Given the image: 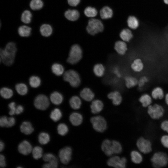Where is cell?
<instances>
[{"instance_id":"cell-1","label":"cell","mask_w":168,"mask_h":168,"mask_svg":"<svg viewBox=\"0 0 168 168\" xmlns=\"http://www.w3.org/2000/svg\"><path fill=\"white\" fill-rule=\"evenodd\" d=\"M17 50L16 44L13 42H9L4 49H0V59L6 65H12L14 61Z\"/></svg>"},{"instance_id":"cell-2","label":"cell","mask_w":168,"mask_h":168,"mask_svg":"<svg viewBox=\"0 0 168 168\" xmlns=\"http://www.w3.org/2000/svg\"><path fill=\"white\" fill-rule=\"evenodd\" d=\"M150 160L153 167H164L168 164V155L164 152L157 151L153 153Z\"/></svg>"},{"instance_id":"cell-3","label":"cell","mask_w":168,"mask_h":168,"mask_svg":"<svg viewBox=\"0 0 168 168\" xmlns=\"http://www.w3.org/2000/svg\"><path fill=\"white\" fill-rule=\"evenodd\" d=\"M165 110L161 105L155 103L152 104L147 108V113L152 119L156 120L161 118L165 113Z\"/></svg>"},{"instance_id":"cell-4","label":"cell","mask_w":168,"mask_h":168,"mask_svg":"<svg viewBox=\"0 0 168 168\" xmlns=\"http://www.w3.org/2000/svg\"><path fill=\"white\" fill-rule=\"evenodd\" d=\"M82 57V51L80 46L77 44L73 45L69 53L67 62L71 64H74L78 62Z\"/></svg>"},{"instance_id":"cell-5","label":"cell","mask_w":168,"mask_h":168,"mask_svg":"<svg viewBox=\"0 0 168 168\" xmlns=\"http://www.w3.org/2000/svg\"><path fill=\"white\" fill-rule=\"evenodd\" d=\"M136 145L138 149L142 154L150 153L152 150V144L149 139L141 136L137 140Z\"/></svg>"},{"instance_id":"cell-6","label":"cell","mask_w":168,"mask_h":168,"mask_svg":"<svg viewBox=\"0 0 168 168\" xmlns=\"http://www.w3.org/2000/svg\"><path fill=\"white\" fill-rule=\"evenodd\" d=\"M63 79L74 87L78 86L81 82L79 74L76 71L73 70H69L66 71L64 74Z\"/></svg>"},{"instance_id":"cell-7","label":"cell","mask_w":168,"mask_h":168,"mask_svg":"<svg viewBox=\"0 0 168 168\" xmlns=\"http://www.w3.org/2000/svg\"><path fill=\"white\" fill-rule=\"evenodd\" d=\"M90 122L93 128L96 131L102 133L104 132L107 128V123L105 119L100 115L92 117Z\"/></svg>"},{"instance_id":"cell-8","label":"cell","mask_w":168,"mask_h":168,"mask_svg":"<svg viewBox=\"0 0 168 168\" xmlns=\"http://www.w3.org/2000/svg\"><path fill=\"white\" fill-rule=\"evenodd\" d=\"M86 29L89 34L94 35L99 32L102 31L104 29V26L100 20L96 19H92L89 20Z\"/></svg>"},{"instance_id":"cell-9","label":"cell","mask_w":168,"mask_h":168,"mask_svg":"<svg viewBox=\"0 0 168 168\" xmlns=\"http://www.w3.org/2000/svg\"><path fill=\"white\" fill-rule=\"evenodd\" d=\"M127 159L124 157H120L114 156L110 158L107 161L109 166L116 168H125L126 166Z\"/></svg>"},{"instance_id":"cell-10","label":"cell","mask_w":168,"mask_h":168,"mask_svg":"<svg viewBox=\"0 0 168 168\" xmlns=\"http://www.w3.org/2000/svg\"><path fill=\"white\" fill-rule=\"evenodd\" d=\"M34 105L37 109L41 110H45L49 105V102L48 98L43 94L38 95L35 98Z\"/></svg>"},{"instance_id":"cell-11","label":"cell","mask_w":168,"mask_h":168,"mask_svg":"<svg viewBox=\"0 0 168 168\" xmlns=\"http://www.w3.org/2000/svg\"><path fill=\"white\" fill-rule=\"evenodd\" d=\"M72 150L69 147H66L61 149L59 152L58 156L61 162L67 165L72 159Z\"/></svg>"},{"instance_id":"cell-12","label":"cell","mask_w":168,"mask_h":168,"mask_svg":"<svg viewBox=\"0 0 168 168\" xmlns=\"http://www.w3.org/2000/svg\"><path fill=\"white\" fill-rule=\"evenodd\" d=\"M130 68L133 71L139 73L143 71L144 69V65L141 58H136L130 64Z\"/></svg>"},{"instance_id":"cell-13","label":"cell","mask_w":168,"mask_h":168,"mask_svg":"<svg viewBox=\"0 0 168 168\" xmlns=\"http://www.w3.org/2000/svg\"><path fill=\"white\" fill-rule=\"evenodd\" d=\"M18 149L20 153L25 155L29 154L32 150L30 143L26 140H24L20 143Z\"/></svg>"},{"instance_id":"cell-14","label":"cell","mask_w":168,"mask_h":168,"mask_svg":"<svg viewBox=\"0 0 168 168\" xmlns=\"http://www.w3.org/2000/svg\"><path fill=\"white\" fill-rule=\"evenodd\" d=\"M108 98L111 100L113 104L116 106L120 105L122 101V97L120 93L117 91L110 92L107 95Z\"/></svg>"},{"instance_id":"cell-15","label":"cell","mask_w":168,"mask_h":168,"mask_svg":"<svg viewBox=\"0 0 168 168\" xmlns=\"http://www.w3.org/2000/svg\"><path fill=\"white\" fill-rule=\"evenodd\" d=\"M165 93L163 89L161 86H157L152 90L151 95L153 99L161 100L164 98Z\"/></svg>"},{"instance_id":"cell-16","label":"cell","mask_w":168,"mask_h":168,"mask_svg":"<svg viewBox=\"0 0 168 168\" xmlns=\"http://www.w3.org/2000/svg\"><path fill=\"white\" fill-rule=\"evenodd\" d=\"M152 99L151 95L144 93L139 97L138 101L143 107L146 108L152 104Z\"/></svg>"},{"instance_id":"cell-17","label":"cell","mask_w":168,"mask_h":168,"mask_svg":"<svg viewBox=\"0 0 168 168\" xmlns=\"http://www.w3.org/2000/svg\"><path fill=\"white\" fill-rule=\"evenodd\" d=\"M114 48L118 54L124 55L128 50V46L126 42L123 40H119L115 42Z\"/></svg>"},{"instance_id":"cell-18","label":"cell","mask_w":168,"mask_h":168,"mask_svg":"<svg viewBox=\"0 0 168 168\" xmlns=\"http://www.w3.org/2000/svg\"><path fill=\"white\" fill-rule=\"evenodd\" d=\"M101 149L106 155L111 156L114 154L112 146V141L106 139L102 142L101 145Z\"/></svg>"},{"instance_id":"cell-19","label":"cell","mask_w":168,"mask_h":168,"mask_svg":"<svg viewBox=\"0 0 168 168\" xmlns=\"http://www.w3.org/2000/svg\"><path fill=\"white\" fill-rule=\"evenodd\" d=\"M44 161L48 162L51 168H57L58 166V161L55 155L50 153L45 154L43 157Z\"/></svg>"},{"instance_id":"cell-20","label":"cell","mask_w":168,"mask_h":168,"mask_svg":"<svg viewBox=\"0 0 168 168\" xmlns=\"http://www.w3.org/2000/svg\"><path fill=\"white\" fill-rule=\"evenodd\" d=\"M104 108L103 102L99 100H93L90 105L91 111L93 114H97L102 111Z\"/></svg>"},{"instance_id":"cell-21","label":"cell","mask_w":168,"mask_h":168,"mask_svg":"<svg viewBox=\"0 0 168 168\" xmlns=\"http://www.w3.org/2000/svg\"><path fill=\"white\" fill-rule=\"evenodd\" d=\"M119 36L122 40L126 43L130 42L133 37L132 30L129 28L123 29L120 33Z\"/></svg>"},{"instance_id":"cell-22","label":"cell","mask_w":168,"mask_h":168,"mask_svg":"<svg viewBox=\"0 0 168 168\" xmlns=\"http://www.w3.org/2000/svg\"><path fill=\"white\" fill-rule=\"evenodd\" d=\"M142 154L138 150H132L130 153V158L132 162L136 164H139L142 163L143 160Z\"/></svg>"},{"instance_id":"cell-23","label":"cell","mask_w":168,"mask_h":168,"mask_svg":"<svg viewBox=\"0 0 168 168\" xmlns=\"http://www.w3.org/2000/svg\"><path fill=\"white\" fill-rule=\"evenodd\" d=\"M69 119L72 125L74 126H78L82 123L83 117L80 113L74 112L71 114Z\"/></svg>"},{"instance_id":"cell-24","label":"cell","mask_w":168,"mask_h":168,"mask_svg":"<svg viewBox=\"0 0 168 168\" xmlns=\"http://www.w3.org/2000/svg\"><path fill=\"white\" fill-rule=\"evenodd\" d=\"M80 96L83 100L87 101H90L93 100L95 95L90 88H85L81 91Z\"/></svg>"},{"instance_id":"cell-25","label":"cell","mask_w":168,"mask_h":168,"mask_svg":"<svg viewBox=\"0 0 168 168\" xmlns=\"http://www.w3.org/2000/svg\"><path fill=\"white\" fill-rule=\"evenodd\" d=\"M127 23L128 27L132 30L137 29L139 27L140 24L138 19L133 15L129 16L128 17Z\"/></svg>"},{"instance_id":"cell-26","label":"cell","mask_w":168,"mask_h":168,"mask_svg":"<svg viewBox=\"0 0 168 168\" xmlns=\"http://www.w3.org/2000/svg\"><path fill=\"white\" fill-rule=\"evenodd\" d=\"M124 80L125 85L128 88H132L138 85V79L134 76H127L125 77Z\"/></svg>"},{"instance_id":"cell-27","label":"cell","mask_w":168,"mask_h":168,"mask_svg":"<svg viewBox=\"0 0 168 168\" xmlns=\"http://www.w3.org/2000/svg\"><path fill=\"white\" fill-rule=\"evenodd\" d=\"M21 132L26 135H29L31 133L34 131V128L31 124L29 122H23L20 127Z\"/></svg>"},{"instance_id":"cell-28","label":"cell","mask_w":168,"mask_h":168,"mask_svg":"<svg viewBox=\"0 0 168 168\" xmlns=\"http://www.w3.org/2000/svg\"><path fill=\"white\" fill-rule=\"evenodd\" d=\"M64 16L68 20L71 21H75L78 18L79 13L77 10L68 9L65 12Z\"/></svg>"},{"instance_id":"cell-29","label":"cell","mask_w":168,"mask_h":168,"mask_svg":"<svg viewBox=\"0 0 168 168\" xmlns=\"http://www.w3.org/2000/svg\"><path fill=\"white\" fill-rule=\"evenodd\" d=\"M69 103L71 107L75 110L79 109L82 103L81 99L76 96H72L71 98Z\"/></svg>"},{"instance_id":"cell-30","label":"cell","mask_w":168,"mask_h":168,"mask_svg":"<svg viewBox=\"0 0 168 168\" xmlns=\"http://www.w3.org/2000/svg\"><path fill=\"white\" fill-rule=\"evenodd\" d=\"M50 99L51 102L56 105L61 104L63 100V95L59 92L54 91L50 95Z\"/></svg>"},{"instance_id":"cell-31","label":"cell","mask_w":168,"mask_h":168,"mask_svg":"<svg viewBox=\"0 0 168 168\" xmlns=\"http://www.w3.org/2000/svg\"><path fill=\"white\" fill-rule=\"evenodd\" d=\"M52 28L49 24H43L40 28V32L41 35L44 37L50 36L52 34Z\"/></svg>"},{"instance_id":"cell-32","label":"cell","mask_w":168,"mask_h":168,"mask_svg":"<svg viewBox=\"0 0 168 168\" xmlns=\"http://www.w3.org/2000/svg\"><path fill=\"white\" fill-rule=\"evenodd\" d=\"M112 10L109 7L105 6L102 8L100 11V15L103 19H108L111 18L113 15Z\"/></svg>"},{"instance_id":"cell-33","label":"cell","mask_w":168,"mask_h":168,"mask_svg":"<svg viewBox=\"0 0 168 168\" xmlns=\"http://www.w3.org/2000/svg\"><path fill=\"white\" fill-rule=\"evenodd\" d=\"M105 71L104 66L101 63L96 64L93 68V71L94 74L98 77L103 76L105 73Z\"/></svg>"},{"instance_id":"cell-34","label":"cell","mask_w":168,"mask_h":168,"mask_svg":"<svg viewBox=\"0 0 168 168\" xmlns=\"http://www.w3.org/2000/svg\"><path fill=\"white\" fill-rule=\"evenodd\" d=\"M31 30V28L27 26L23 25L20 26L18 30L19 35L23 37H27L29 36Z\"/></svg>"},{"instance_id":"cell-35","label":"cell","mask_w":168,"mask_h":168,"mask_svg":"<svg viewBox=\"0 0 168 168\" xmlns=\"http://www.w3.org/2000/svg\"><path fill=\"white\" fill-rule=\"evenodd\" d=\"M51 70L52 72L58 76L61 75L64 72V68L63 66L58 63L54 64L52 66Z\"/></svg>"},{"instance_id":"cell-36","label":"cell","mask_w":168,"mask_h":168,"mask_svg":"<svg viewBox=\"0 0 168 168\" xmlns=\"http://www.w3.org/2000/svg\"><path fill=\"white\" fill-rule=\"evenodd\" d=\"M112 146L114 154H119L122 152V147L119 141L115 140L112 141Z\"/></svg>"},{"instance_id":"cell-37","label":"cell","mask_w":168,"mask_h":168,"mask_svg":"<svg viewBox=\"0 0 168 168\" xmlns=\"http://www.w3.org/2000/svg\"><path fill=\"white\" fill-rule=\"evenodd\" d=\"M15 89L17 92L21 95H24L28 92L26 85L23 83L17 84L15 86Z\"/></svg>"},{"instance_id":"cell-38","label":"cell","mask_w":168,"mask_h":168,"mask_svg":"<svg viewBox=\"0 0 168 168\" xmlns=\"http://www.w3.org/2000/svg\"><path fill=\"white\" fill-rule=\"evenodd\" d=\"M50 117L53 121L57 122L62 117V112L59 109L55 108L51 111Z\"/></svg>"},{"instance_id":"cell-39","label":"cell","mask_w":168,"mask_h":168,"mask_svg":"<svg viewBox=\"0 0 168 168\" xmlns=\"http://www.w3.org/2000/svg\"><path fill=\"white\" fill-rule=\"evenodd\" d=\"M32 15L30 11L28 10L24 11L22 13L21 16V21L24 23H29L31 21Z\"/></svg>"},{"instance_id":"cell-40","label":"cell","mask_w":168,"mask_h":168,"mask_svg":"<svg viewBox=\"0 0 168 168\" xmlns=\"http://www.w3.org/2000/svg\"><path fill=\"white\" fill-rule=\"evenodd\" d=\"M1 96L4 98L8 99L11 98L13 96V91L7 87L2 88L0 91Z\"/></svg>"},{"instance_id":"cell-41","label":"cell","mask_w":168,"mask_h":168,"mask_svg":"<svg viewBox=\"0 0 168 168\" xmlns=\"http://www.w3.org/2000/svg\"><path fill=\"white\" fill-rule=\"evenodd\" d=\"M30 6L33 10H39L43 7V3L41 0H31L30 2Z\"/></svg>"},{"instance_id":"cell-42","label":"cell","mask_w":168,"mask_h":168,"mask_svg":"<svg viewBox=\"0 0 168 168\" xmlns=\"http://www.w3.org/2000/svg\"><path fill=\"white\" fill-rule=\"evenodd\" d=\"M41 80L38 76H33L29 79V83L30 86L33 88H37L41 84Z\"/></svg>"},{"instance_id":"cell-43","label":"cell","mask_w":168,"mask_h":168,"mask_svg":"<svg viewBox=\"0 0 168 168\" xmlns=\"http://www.w3.org/2000/svg\"><path fill=\"white\" fill-rule=\"evenodd\" d=\"M38 141L41 144L44 145L47 144L49 141L50 137L49 134L45 132H41L38 136Z\"/></svg>"},{"instance_id":"cell-44","label":"cell","mask_w":168,"mask_h":168,"mask_svg":"<svg viewBox=\"0 0 168 168\" xmlns=\"http://www.w3.org/2000/svg\"><path fill=\"white\" fill-rule=\"evenodd\" d=\"M43 149L39 146H36L32 150V154L33 158L36 160L41 158L42 156Z\"/></svg>"},{"instance_id":"cell-45","label":"cell","mask_w":168,"mask_h":168,"mask_svg":"<svg viewBox=\"0 0 168 168\" xmlns=\"http://www.w3.org/2000/svg\"><path fill=\"white\" fill-rule=\"evenodd\" d=\"M84 13L86 16L88 17H93L96 16L97 12L95 8L88 7L85 9Z\"/></svg>"},{"instance_id":"cell-46","label":"cell","mask_w":168,"mask_h":168,"mask_svg":"<svg viewBox=\"0 0 168 168\" xmlns=\"http://www.w3.org/2000/svg\"><path fill=\"white\" fill-rule=\"evenodd\" d=\"M58 133L61 136H64L68 132V126L65 124L61 123L57 127Z\"/></svg>"},{"instance_id":"cell-47","label":"cell","mask_w":168,"mask_h":168,"mask_svg":"<svg viewBox=\"0 0 168 168\" xmlns=\"http://www.w3.org/2000/svg\"><path fill=\"white\" fill-rule=\"evenodd\" d=\"M148 81L149 79L147 76H142L138 79L137 86H138L139 89H142L148 83Z\"/></svg>"},{"instance_id":"cell-48","label":"cell","mask_w":168,"mask_h":168,"mask_svg":"<svg viewBox=\"0 0 168 168\" xmlns=\"http://www.w3.org/2000/svg\"><path fill=\"white\" fill-rule=\"evenodd\" d=\"M160 142L162 146L166 149H168V135L165 134L162 135L160 139Z\"/></svg>"},{"instance_id":"cell-49","label":"cell","mask_w":168,"mask_h":168,"mask_svg":"<svg viewBox=\"0 0 168 168\" xmlns=\"http://www.w3.org/2000/svg\"><path fill=\"white\" fill-rule=\"evenodd\" d=\"M160 127L162 131L168 133V119H165L162 121Z\"/></svg>"},{"instance_id":"cell-50","label":"cell","mask_w":168,"mask_h":168,"mask_svg":"<svg viewBox=\"0 0 168 168\" xmlns=\"http://www.w3.org/2000/svg\"><path fill=\"white\" fill-rule=\"evenodd\" d=\"M8 107L10 110L9 114L10 115H12L15 114L16 107L15 102H13L10 103L8 105Z\"/></svg>"},{"instance_id":"cell-51","label":"cell","mask_w":168,"mask_h":168,"mask_svg":"<svg viewBox=\"0 0 168 168\" xmlns=\"http://www.w3.org/2000/svg\"><path fill=\"white\" fill-rule=\"evenodd\" d=\"M8 123V118L4 116L1 117L0 119V126L1 127H7Z\"/></svg>"},{"instance_id":"cell-52","label":"cell","mask_w":168,"mask_h":168,"mask_svg":"<svg viewBox=\"0 0 168 168\" xmlns=\"http://www.w3.org/2000/svg\"><path fill=\"white\" fill-rule=\"evenodd\" d=\"M15 123V119L12 117L8 118V123L7 127H11L14 125Z\"/></svg>"},{"instance_id":"cell-53","label":"cell","mask_w":168,"mask_h":168,"mask_svg":"<svg viewBox=\"0 0 168 168\" xmlns=\"http://www.w3.org/2000/svg\"><path fill=\"white\" fill-rule=\"evenodd\" d=\"M69 5L71 6H76L80 2V0H68Z\"/></svg>"},{"instance_id":"cell-54","label":"cell","mask_w":168,"mask_h":168,"mask_svg":"<svg viewBox=\"0 0 168 168\" xmlns=\"http://www.w3.org/2000/svg\"><path fill=\"white\" fill-rule=\"evenodd\" d=\"M6 166L5 158L4 156L2 154L0 155V166L1 167H4Z\"/></svg>"},{"instance_id":"cell-55","label":"cell","mask_w":168,"mask_h":168,"mask_svg":"<svg viewBox=\"0 0 168 168\" xmlns=\"http://www.w3.org/2000/svg\"><path fill=\"white\" fill-rule=\"evenodd\" d=\"M24 108L22 106L19 105L16 107L15 114H19L22 113L23 111Z\"/></svg>"},{"instance_id":"cell-56","label":"cell","mask_w":168,"mask_h":168,"mask_svg":"<svg viewBox=\"0 0 168 168\" xmlns=\"http://www.w3.org/2000/svg\"><path fill=\"white\" fill-rule=\"evenodd\" d=\"M165 102L166 105L168 106V92L166 93L164 97Z\"/></svg>"},{"instance_id":"cell-57","label":"cell","mask_w":168,"mask_h":168,"mask_svg":"<svg viewBox=\"0 0 168 168\" xmlns=\"http://www.w3.org/2000/svg\"><path fill=\"white\" fill-rule=\"evenodd\" d=\"M4 147V143L2 142L1 141H0V152L2 151Z\"/></svg>"},{"instance_id":"cell-58","label":"cell","mask_w":168,"mask_h":168,"mask_svg":"<svg viewBox=\"0 0 168 168\" xmlns=\"http://www.w3.org/2000/svg\"><path fill=\"white\" fill-rule=\"evenodd\" d=\"M42 167L44 168H51L50 166L49 163H47L43 165Z\"/></svg>"},{"instance_id":"cell-59","label":"cell","mask_w":168,"mask_h":168,"mask_svg":"<svg viewBox=\"0 0 168 168\" xmlns=\"http://www.w3.org/2000/svg\"><path fill=\"white\" fill-rule=\"evenodd\" d=\"M163 1L166 4L168 5V0H163Z\"/></svg>"}]
</instances>
